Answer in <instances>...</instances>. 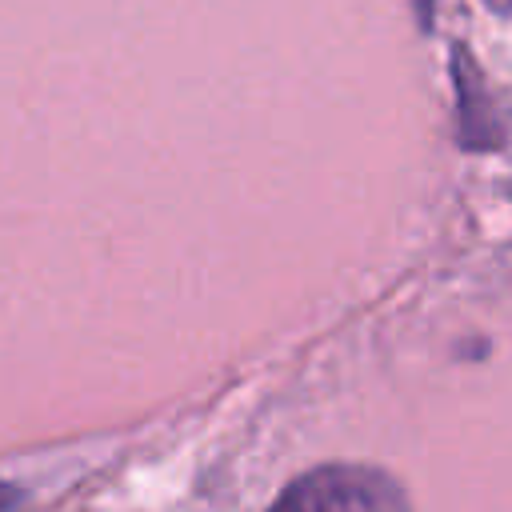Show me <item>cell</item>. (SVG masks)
Here are the masks:
<instances>
[{
	"mask_svg": "<svg viewBox=\"0 0 512 512\" xmlns=\"http://www.w3.org/2000/svg\"><path fill=\"white\" fill-rule=\"evenodd\" d=\"M276 508L284 512H396V508H408V496L380 468L320 464L296 476L276 496Z\"/></svg>",
	"mask_w": 512,
	"mask_h": 512,
	"instance_id": "cell-1",
	"label": "cell"
},
{
	"mask_svg": "<svg viewBox=\"0 0 512 512\" xmlns=\"http://www.w3.org/2000/svg\"><path fill=\"white\" fill-rule=\"evenodd\" d=\"M452 80H456V124H460V144L480 152V148H496L504 140L500 132V116H496V100L472 60V52L464 44L452 48Z\"/></svg>",
	"mask_w": 512,
	"mask_h": 512,
	"instance_id": "cell-2",
	"label": "cell"
},
{
	"mask_svg": "<svg viewBox=\"0 0 512 512\" xmlns=\"http://www.w3.org/2000/svg\"><path fill=\"white\" fill-rule=\"evenodd\" d=\"M412 12H416V24L424 32H432V20H436V0H412Z\"/></svg>",
	"mask_w": 512,
	"mask_h": 512,
	"instance_id": "cell-3",
	"label": "cell"
},
{
	"mask_svg": "<svg viewBox=\"0 0 512 512\" xmlns=\"http://www.w3.org/2000/svg\"><path fill=\"white\" fill-rule=\"evenodd\" d=\"M16 504H24V492L0 480V508H16Z\"/></svg>",
	"mask_w": 512,
	"mask_h": 512,
	"instance_id": "cell-4",
	"label": "cell"
},
{
	"mask_svg": "<svg viewBox=\"0 0 512 512\" xmlns=\"http://www.w3.org/2000/svg\"><path fill=\"white\" fill-rule=\"evenodd\" d=\"M492 12H512V0H484Z\"/></svg>",
	"mask_w": 512,
	"mask_h": 512,
	"instance_id": "cell-5",
	"label": "cell"
}]
</instances>
